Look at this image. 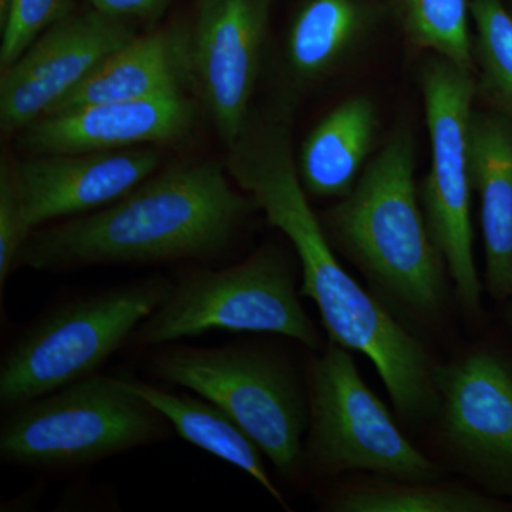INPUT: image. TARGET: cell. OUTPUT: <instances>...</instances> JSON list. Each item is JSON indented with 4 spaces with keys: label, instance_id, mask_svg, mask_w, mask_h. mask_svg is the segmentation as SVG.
Masks as SVG:
<instances>
[{
    "label": "cell",
    "instance_id": "6da1fadb",
    "mask_svg": "<svg viewBox=\"0 0 512 512\" xmlns=\"http://www.w3.org/2000/svg\"><path fill=\"white\" fill-rule=\"evenodd\" d=\"M255 201L214 163L151 175L120 200L33 231L15 268L63 272L94 265L217 261L234 245Z\"/></svg>",
    "mask_w": 512,
    "mask_h": 512
},
{
    "label": "cell",
    "instance_id": "7a4b0ae2",
    "mask_svg": "<svg viewBox=\"0 0 512 512\" xmlns=\"http://www.w3.org/2000/svg\"><path fill=\"white\" fill-rule=\"evenodd\" d=\"M239 185L266 220L291 241L302 268V298L318 306L330 342L363 353L375 365L397 413L420 420L439 407L436 372L426 346L394 319L336 258L316 217L289 148L252 158Z\"/></svg>",
    "mask_w": 512,
    "mask_h": 512
},
{
    "label": "cell",
    "instance_id": "3957f363",
    "mask_svg": "<svg viewBox=\"0 0 512 512\" xmlns=\"http://www.w3.org/2000/svg\"><path fill=\"white\" fill-rule=\"evenodd\" d=\"M320 221L332 247L359 268L380 301L414 318L440 311L447 265L424 217L409 131L387 141Z\"/></svg>",
    "mask_w": 512,
    "mask_h": 512
},
{
    "label": "cell",
    "instance_id": "277c9868",
    "mask_svg": "<svg viewBox=\"0 0 512 512\" xmlns=\"http://www.w3.org/2000/svg\"><path fill=\"white\" fill-rule=\"evenodd\" d=\"M174 282L151 275L46 312L20 333L0 365V403L12 410L96 375L167 299Z\"/></svg>",
    "mask_w": 512,
    "mask_h": 512
},
{
    "label": "cell",
    "instance_id": "5b68a950",
    "mask_svg": "<svg viewBox=\"0 0 512 512\" xmlns=\"http://www.w3.org/2000/svg\"><path fill=\"white\" fill-rule=\"evenodd\" d=\"M168 421L120 377L93 375L10 410L3 463L77 467L165 439Z\"/></svg>",
    "mask_w": 512,
    "mask_h": 512
},
{
    "label": "cell",
    "instance_id": "8992f818",
    "mask_svg": "<svg viewBox=\"0 0 512 512\" xmlns=\"http://www.w3.org/2000/svg\"><path fill=\"white\" fill-rule=\"evenodd\" d=\"M151 372L217 404L255 441L276 470L301 477L309 424L308 393L291 367L265 350L171 346L158 350Z\"/></svg>",
    "mask_w": 512,
    "mask_h": 512
},
{
    "label": "cell",
    "instance_id": "52a82bcc",
    "mask_svg": "<svg viewBox=\"0 0 512 512\" xmlns=\"http://www.w3.org/2000/svg\"><path fill=\"white\" fill-rule=\"evenodd\" d=\"M295 271L279 249L265 247L225 269H195L133 335L137 348H160L212 330L276 333L308 348L320 335L303 309Z\"/></svg>",
    "mask_w": 512,
    "mask_h": 512
},
{
    "label": "cell",
    "instance_id": "ba28073f",
    "mask_svg": "<svg viewBox=\"0 0 512 512\" xmlns=\"http://www.w3.org/2000/svg\"><path fill=\"white\" fill-rule=\"evenodd\" d=\"M303 460L322 476L369 471L399 481H436L439 467L407 440L360 376L349 350L330 342L308 372Z\"/></svg>",
    "mask_w": 512,
    "mask_h": 512
},
{
    "label": "cell",
    "instance_id": "9c48e42d",
    "mask_svg": "<svg viewBox=\"0 0 512 512\" xmlns=\"http://www.w3.org/2000/svg\"><path fill=\"white\" fill-rule=\"evenodd\" d=\"M420 84L431 143V167L421 187V205L458 299L468 312L477 313L483 285L474 259V191L468 156L476 74L433 55L421 69Z\"/></svg>",
    "mask_w": 512,
    "mask_h": 512
},
{
    "label": "cell",
    "instance_id": "30bf717a",
    "mask_svg": "<svg viewBox=\"0 0 512 512\" xmlns=\"http://www.w3.org/2000/svg\"><path fill=\"white\" fill-rule=\"evenodd\" d=\"M441 439L466 476L512 501V366L478 349L436 372Z\"/></svg>",
    "mask_w": 512,
    "mask_h": 512
},
{
    "label": "cell",
    "instance_id": "8fae6325",
    "mask_svg": "<svg viewBox=\"0 0 512 512\" xmlns=\"http://www.w3.org/2000/svg\"><path fill=\"white\" fill-rule=\"evenodd\" d=\"M272 0H198L185 29L188 84L231 147L249 120Z\"/></svg>",
    "mask_w": 512,
    "mask_h": 512
},
{
    "label": "cell",
    "instance_id": "7c38bea8",
    "mask_svg": "<svg viewBox=\"0 0 512 512\" xmlns=\"http://www.w3.org/2000/svg\"><path fill=\"white\" fill-rule=\"evenodd\" d=\"M134 36L130 22L90 6L67 13L2 72L3 133L18 134L45 117L111 52Z\"/></svg>",
    "mask_w": 512,
    "mask_h": 512
},
{
    "label": "cell",
    "instance_id": "4fadbf2b",
    "mask_svg": "<svg viewBox=\"0 0 512 512\" xmlns=\"http://www.w3.org/2000/svg\"><path fill=\"white\" fill-rule=\"evenodd\" d=\"M160 157L151 148L47 154L13 161L32 232L62 218L113 204L150 178Z\"/></svg>",
    "mask_w": 512,
    "mask_h": 512
},
{
    "label": "cell",
    "instance_id": "5bb4252c",
    "mask_svg": "<svg viewBox=\"0 0 512 512\" xmlns=\"http://www.w3.org/2000/svg\"><path fill=\"white\" fill-rule=\"evenodd\" d=\"M195 107L183 92L110 101L47 114L18 133L29 156L127 150L180 140L194 124Z\"/></svg>",
    "mask_w": 512,
    "mask_h": 512
},
{
    "label": "cell",
    "instance_id": "9a60e30c",
    "mask_svg": "<svg viewBox=\"0 0 512 512\" xmlns=\"http://www.w3.org/2000/svg\"><path fill=\"white\" fill-rule=\"evenodd\" d=\"M473 191L480 198L485 288L497 302L512 298V124L474 110L468 128Z\"/></svg>",
    "mask_w": 512,
    "mask_h": 512
},
{
    "label": "cell",
    "instance_id": "2e32d148",
    "mask_svg": "<svg viewBox=\"0 0 512 512\" xmlns=\"http://www.w3.org/2000/svg\"><path fill=\"white\" fill-rule=\"evenodd\" d=\"M185 29L173 26L134 36L111 52L49 114L183 92V84L188 83Z\"/></svg>",
    "mask_w": 512,
    "mask_h": 512
},
{
    "label": "cell",
    "instance_id": "e0dca14e",
    "mask_svg": "<svg viewBox=\"0 0 512 512\" xmlns=\"http://www.w3.org/2000/svg\"><path fill=\"white\" fill-rule=\"evenodd\" d=\"M377 111L365 96L350 97L313 128L299 154L303 188L312 197H346L365 170L375 146Z\"/></svg>",
    "mask_w": 512,
    "mask_h": 512
},
{
    "label": "cell",
    "instance_id": "ac0fdd59",
    "mask_svg": "<svg viewBox=\"0 0 512 512\" xmlns=\"http://www.w3.org/2000/svg\"><path fill=\"white\" fill-rule=\"evenodd\" d=\"M382 12L379 0H302L286 36L293 76L316 82L335 72L369 37Z\"/></svg>",
    "mask_w": 512,
    "mask_h": 512
},
{
    "label": "cell",
    "instance_id": "d6986e66",
    "mask_svg": "<svg viewBox=\"0 0 512 512\" xmlns=\"http://www.w3.org/2000/svg\"><path fill=\"white\" fill-rule=\"evenodd\" d=\"M126 383L157 410L188 443L221 458L254 478L278 503L285 504L264 464L261 448L242 430L237 421L210 400L191 394L167 392L134 377Z\"/></svg>",
    "mask_w": 512,
    "mask_h": 512
},
{
    "label": "cell",
    "instance_id": "ffe728a7",
    "mask_svg": "<svg viewBox=\"0 0 512 512\" xmlns=\"http://www.w3.org/2000/svg\"><path fill=\"white\" fill-rule=\"evenodd\" d=\"M328 507L338 512H505L512 503L458 485L386 478L340 488Z\"/></svg>",
    "mask_w": 512,
    "mask_h": 512
},
{
    "label": "cell",
    "instance_id": "44dd1931",
    "mask_svg": "<svg viewBox=\"0 0 512 512\" xmlns=\"http://www.w3.org/2000/svg\"><path fill=\"white\" fill-rule=\"evenodd\" d=\"M387 9L414 47L476 74L470 0H387Z\"/></svg>",
    "mask_w": 512,
    "mask_h": 512
},
{
    "label": "cell",
    "instance_id": "7402d4cb",
    "mask_svg": "<svg viewBox=\"0 0 512 512\" xmlns=\"http://www.w3.org/2000/svg\"><path fill=\"white\" fill-rule=\"evenodd\" d=\"M477 97L512 124V12L504 0H470Z\"/></svg>",
    "mask_w": 512,
    "mask_h": 512
},
{
    "label": "cell",
    "instance_id": "603a6c76",
    "mask_svg": "<svg viewBox=\"0 0 512 512\" xmlns=\"http://www.w3.org/2000/svg\"><path fill=\"white\" fill-rule=\"evenodd\" d=\"M76 0H13L8 22L0 29L2 72L18 62L37 37L76 8Z\"/></svg>",
    "mask_w": 512,
    "mask_h": 512
},
{
    "label": "cell",
    "instance_id": "cb8c5ba5",
    "mask_svg": "<svg viewBox=\"0 0 512 512\" xmlns=\"http://www.w3.org/2000/svg\"><path fill=\"white\" fill-rule=\"evenodd\" d=\"M32 234L16 180L15 165L9 158L0 165V285L5 286L23 245Z\"/></svg>",
    "mask_w": 512,
    "mask_h": 512
},
{
    "label": "cell",
    "instance_id": "d4e9b609",
    "mask_svg": "<svg viewBox=\"0 0 512 512\" xmlns=\"http://www.w3.org/2000/svg\"><path fill=\"white\" fill-rule=\"evenodd\" d=\"M84 5L113 18L126 20L156 19L167 8L170 0H82Z\"/></svg>",
    "mask_w": 512,
    "mask_h": 512
},
{
    "label": "cell",
    "instance_id": "484cf974",
    "mask_svg": "<svg viewBox=\"0 0 512 512\" xmlns=\"http://www.w3.org/2000/svg\"><path fill=\"white\" fill-rule=\"evenodd\" d=\"M13 0H0V29L8 22Z\"/></svg>",
    "mask_w": 512,
    "mask_h": 512
},
{
    "label": "cell",
    "instance_id": "4316f807",
    "mask_svg": "<svg viewBox=\"0 0 512 512\" xmlns=\"http://www.w3.org/2000/svg\"><path fill=\"white\" fill-rule=\"evenodd\" d=\"M508 306H507V316L508 320H510V325L512 326V298L508 299Z\"/></svg>",
    "mask_w": 512,
    "mask_h": 512
},
{
    "label": "cell",
    "instance_id": "83f0119b",
    "mask_svg": "<svg viewBox=\"0 0 512 512\" xmlns=\"http://www.w3.org/2000/svg\"><path fill=\"white\" fill-rule=\"evenodd\" d=\"M508 2H510V6H508V8H510V10L512 12V0H508Z\"/></svg>",
    "mask_w": 512,
    "mask_h": 512
}]
</instances>
